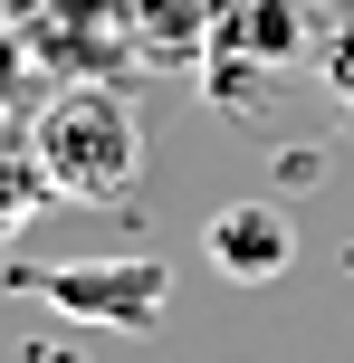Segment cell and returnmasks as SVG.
I'll return each mask as SVG.
<instances>
[{
  "instance_id": "1",
  "label": "cell",
  "mask_w": 354,
  "mask_h": 363,
  "mask_svg": "<svg viewBox=\"0 0 354 363\" xmlns=\"http://www.w3.org/2000/svg\"><path fill=\"white\" fill-rule=\"evenodd\" d=\"M38 182L67 201H115L144 182V125L115 86H67L38 115Z\"/></svg>"
},
{
  "instance_id": "2",
  "label": "cell",
  "mask_w": 354,
  "mask_h": 363,
  "mask_svg": "<svg viewBox=\"0 0 354 363\" xmlns=\"http://www.w3.org/2000/svg\"><path fill=\"white\" fill-rule=\"evenodd\" d=\"M38 296L67 325L153 335L163 306H172V258H153V249H134V258H57V268H38Z\"/></svg>"
},
{
  "instance_id": "3",
  "label": "cell",
  "mask_w": 354,
  "mask_h": 363,
  "mask_svg": "<svg viewBox=\"0 0 354 363\" xmlns=\"http://www.w3.org/2000/svg\"><path fill=\"white\" fill-rule=\"evenodd\" d=\"M201 249H211V268H221L230 287H268V277L297 268V230H287L278 201H221L211 230H201Z\"/></svg>"
},
{
  "instance_id": "4",
  "label": "cell",
  "mask_w": 354,
  "mask_h": 363,
  "mask_svg": "<svg viewBox=\"0 0 354 363\" xmlns=\"http://www.w3.org/2000/svg\"><path fill=\"white\" fill-rule=\"evenodd\" d=\"M326 86H336V106L354 115V10L336 19V38H326Z\"/></svg>"
}]
</instances>
